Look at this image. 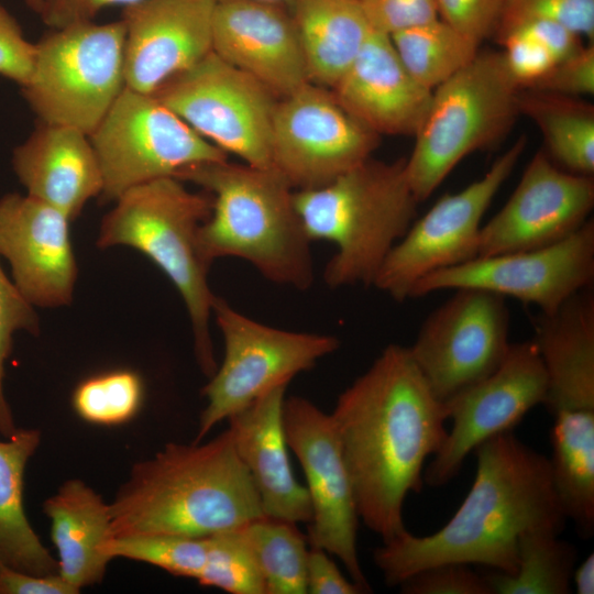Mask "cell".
I'll return each mask as SVG.
<instances>
[{
	"label": "cell",
	"mask_w": 594,
	"mask_h": 594,
	"mask_svg": "<svg viewBox=\"0 0 594 594\" xmlns=\"http://www.w3.org/2000/svg\"><path fill=\"white\" fill-rule=\"evenodd\" d=\"M330 416L359 518L389 541L407 530L405 501L421 492L426 463L447 438L446 403L431 391L409 348L392 343L339 395Z\"/></svg>",
	"instance_id": "1"
},
{
	"label": "cell",
	"mask_w": 594,
	"mask_h": 594,
	"mask_svg": "<svg viewBox=\"0 0 594 594\" xmlns=\"http://www.w3.org/2000/svg\"><path fill=\"white\" fill-rule=\"evenodd\" d=\"M472 486L449 521L428 536L408 530L375 549V565L388 586L417 571L448 562L512 574L518 540L534 529L561 534L566 516L553 486L549 458L513 432L494 436L473 451Z\"/></svg>",
	"instance_id": "2"
},
{
	"label": "cell",
	"mask_w": 594,
	"mask_h": 594,
	"mask_svg": "<svg viewBox=\"0 0 594 594\" xmlns=\"http://www.w3.org/2000/svg\"><path fill=\"white\" fill-rule=\"evenodd\" d=\"M110 513L114 538L206 537L266 517L229 428L205 443L169 442L135 463Z\"/></svg>",
	"instance_id": "3"
},
{
	"label": "cell",
	"mask_w": 594,
	"mask_h": 594,
	"mask_svg": "<svg viewBox=\"0 0 594 594\" xmlns=\"http://www.w3.org/2000/svg\"><path fill=\"white\" fill-rule=\"evenodd\" d=\"M175 177L212 198L198 233L207 263L237 257L277 285L298 290L312 285L311 241L296 212L294 189L279 173L226 160L188 166Z\"/></svg>",
	"instance_id": "4"
},
{
	"label": "cell",
	"mask_w": 594,
	"mask_h": 594,
	"mask_svg": "<svg viewBox=\"0 0 594 594\" xmlns=\"http://www.w3.org/2000/svg\"><path fill=\"white\" fill-rule=\"evenodd\" d=\"M406 158L372 157L326 185L294 190V206L312 241H328L336 253L323 280L330 288L373 282L394 245L415 221L417 205Z\"/></svg>",
	"instance_id": "5"
},
{
	"label": "cell",
	"mask_w": 594,
	"mask_h": 594,
	"mask_svg": "<svg viewBox=\"0 0 594 594\" xmlns=\"http://www.w3.org/2000/svg\"><path fill=\"white\" fill-rule=\"evenodd\" d=\"M114 202L101 221L97 245L133 248L168 277L186 306L197 363L211 377L218 367L210 333L217 295L198 241L199 228L211 212L210 194L190 191L169 176L134 186Z\"/></svg>",
	"instance_id": "6"
},
{
	"label": "cell",
	"mask_w": 594,
	"mask_h": 594,
	"mask_svg": "<svg viewBox=\"0 0 594 594\" xmlns=\"http://www.w3.org/2000/svg\"><path fill=\"white\" fill-rule=\"evenodd\" d=\"M520 88L503 52H479L463 68L432 90L428 112L406 158V175L425 201L474 151L503 136L518 112Z\"/></svg>",
	"instance_id": "7"
},
{
	"label": "cell",
	"mask_w": 594,
	"mask_h": 594,
	"mask_svg": "<svg viewBox=\"0 0 594 594\" xmlns=\"http://www.w3.org/2000/svg\"><path fill=\"white\" fill-rule=\"evenodd\" d=\"M122 20L54 29L35 43L22 94L40 122L90 135L125 88Z\"/></svg>",
	"instance_id": "8"
},
{
	"label": "cell",
	"mask_w": 594,
	"mask_h": 594,
	"mask_svg": "<svg viewBox=\"0 0 594 594\" xmlns=\"http://www.w3.org/2000/svg\"><path fill=\"white\" fill-rule=\"evenodd\" d=\"M212 317L223 339V359L201 391L207 406L194 442L266 392L288 385L297 374L340 346L337 337L289 331L256 321L217 296Z\"/></svg>",
	"instance_id": "9"
},
{
	"label": "cell",
	"mask_w": 594,
	"mask_h": 594,
	"mask_svg": "<svg viewBox=\"0 0 594 594\" xmlns=\"http://www.w3.org/2000/svg\"><path fill=\"white\" fill-rule=\"evenodd\" d=\"M101 168V199L201 163L228 160L152 94L125 87L89 135Z\"/></svg>",
	"instance_id": "10"
},
{
	"label": "cell",
	"mask_w": 594,
	"mask_h": 594,
	"mask_svg": "<svg viewBox=\"0 0 594 594\" xmlns=\"http://www.w3.org/2000/svg\"><path fill=\"white\" fill-rule=\"evenodd\" d=\"M152 95L224 153L274 169L272 127L279 98L213 52Z\"/></svg>",
	"instance_id": "11"
},
{
	"label": "cell",
	"mask_w": 594,
	"mask_h": 594,
	"mask_svg": "<svg viewBox=\"0 0 594 594\" xmlns=\"http://www.w3.org/2000/svg\"><path fill=\"white\" fill-rule=\"evenodd\" d=\"M526 138H518L480 179L442 196L415 220L394 245L373 286L396 301L410 298L426 275L477 257L482 219L519 161Z\"/></svg>",
	"instance_id": "12"
},
{
	"label": "cell",
	"mask_w": 594,
	"mask_h": 594,
	"mask_svg": "<svg viewBox=\"0 0 594 594\" xmlns=\"http://www.w3.org/2000/svg\"><path fill=\"white\" fill-rule=\"evenodd\" d=\"M422 322L411 356L433 394L447 402L490 375L510 341L506 298L462 287Z\"/></svg>",
	"instance_id": "13"
},
{
	"label": "cell",
	"mask_w": 594,
	"mask_h": 594,
	"mask_svg": "<svg viewBox=\"0 0 594 594\" xmlns=\"http://www.w3.org/2000/svg\"><path fill=\"white\" fill-rule=\"evenodd\" d=\"M378 138L331 89L308 82L277 101L272 165L294 190L316 188L371 158Z\"/></svg>",
	"instance_id": "14"
},
{
	"label": "cell",
	"mask_w": 594,
	"mask_h": 594,
	"mask_svg": "<svg viewBox=\"0 0 594 594\" xmlns=\"http://www.w3.org/2000/svg\"><path fill=\"white\" fill-rule=\"evenodd\" d=\"M283 426L288 448L306 476L312 516L307 539L311 547L336 556L364 593L372 588L356 549L359 514L349 471L330 414L310 400H284Z\"/></svg>",
	"instance_id": "15"
},
{
	"label": "cell",
	"mask_w": 594,
	"mask_h": 594,
	"mask_svg": "<svg viewBox=\"0 0 594 594\" xmlns=\"http://www.w3.org/2000/svg\"><path fill=\"white\" fill-rule=\"evenodd\" d=\"M594 221L568 238L539 249L473 258L420 278L410 298L444 289L473 287L557 310L574 294L593 286Z\"/></svg>",
	"instance_id": "16"
},
{
	"label": "cell",
	"mask_w": 594,
	"mask_h": 594,
	"mask_svg": "<svg viewBox=\"0 0 594 594\" xmlns=\"http://www.w3.org/2000/svg\"><path fill=\"white\" fill-rule=\"evenodd\" d=\"M547 375L532 340L510 343L486 377L444 402L451 428L425 468L424 482L440 487L454 479L465 459L487 439L513 430L547 396Z\"/></svg>",
	"instance_id": "17"
},
{
	"label": "cell",
	"mask_w": 594,
	"mask_h": 594,
	"mask_svg": "<svg viewBox=\"0 0 594 594\" xmlns=\"http://www.w3.org/2000/svg\"><path fill=\"white\" fill-rule=\"evenodd\" d=\"M593 206V176L568 172L538 151L506 204L481 227L477 257L554 244L578 231Z\"/></svg>",
	"instance_id": "18"
},
{
	"label": "cell",
	"mask_w": 594,
	"mask_h": 594,
	"mask_svg": "<svg viewBox=\"0 0 594 594\" xmlns=\"http://www.w3.org/2000/svg\"><path fill=\"white\" fill-rule=\"evenodd\" d=\"M69 222L61 210L26 194L0 198V256L33 307L56 308L73 300L77 263Z\"/></svg>",
	"instance_id": "19"
},
{
	"label": "cell",
	"mask_w": 594,
	"mask_h": 594,
	"mask_svg": "<svg viewBox=\"0 0 594 594\" xmlns=\"http://www.w3.org/2000/svg\"><path fill=\"white\" fill-rule=\"evenodd\" d=\"M213 0H141L123 8L125 87L153 94L211 48Z\"/></svg>",
	"instance_id": "20"
},
{
	"label": "cell",
	"mask_w": 594,
	"mask_h": 594,
	"mask_svg": "<svg viewBox=\"0 0 594 594\" xmlns=\"http://www.w3.org/2000/svg\"><path fill=\"white\" fill-rule=\"evenodd\" d=\"M211 48L277 98L310 82L294 19L284 4L261 0L216 2Z\"/></svg>",
	"instance_id": "21"
},
{
	"label": "cell",
	"mask_w": 594,
	"mask_h": 594,
	"mask_svg": "<svg viewBox=\"0 0 594 594\" xmlns=\"http://www.w3.org/2000/svg\"><path fill=\"white\" fill-rule=\"evenodd\" d=\"M331 91L351 117L378 135L415 136L432 96L407 72L391 36L376 31Z\"/></svg>",
	"instance_id": "22"
},
{
	"label": "cell",
	"mask_w": 594,
	"mask_h": 594,
	"mask_svg": "<svg viewBox=\"0 0 594 594\" xmlns=\"http://www.w3.org/2000/svg\"><path fill=\"white\" fill-rule=\"evenodd\" d=\"M287 385H279L235 413L229 420L235 451L250 473L266 517L310 522L306 486L294 476L283 426Z\"/></svg>",
	"instance_id": "23"
},
{
	"label": "cell",
	"mask_w": 594,
	"mask_h": 594,
	"mask_svg": "<svg viewBox=\"0 0 594 594\" xmlns=\"http://www.w3.org/2000/svg\"><path fill=\"white\" fill-rule=\"evenodd\" d=\"M12 168L26 195L76 219L102 193L99 161L89 135L61 124L40 122L12 152Z\"/></svg>",
	"instance_id": "24"
},
{
	"label": "cell",
	"mask_w": 594,
	"mask_h": 594,
	"mask_svg": "<svg viewBox=\"0 0 594 594\" xmlns=\"http://www.w3.org/2000/svg\"><path fill=\"white\" fill-rule=\"evenodd\" d=\"M534 343L547 375L543 405L557 413H594V293L587 287L534 319Z\"/></svg>",
	"instance_id": "25"
},
{
	"label": "cell",
	"mask_w": 594,
	"mask_h": 594,
	"mask_svg": "<svg viewBox=\"0 0 594 594\" xmlns=\"http://www.w3.org/2000/svg\"><path fill=\"white\" fill-rule=\"evenodd\" d=\"M58 553V574L75 588L100 583L112 560L110 503L78 479L64 482L43 503Z\"/></svg>",
	"instance_id": "26"
},
{
	"label": "cell",
	"mask_w": 594,
	"mask_h": 594,
	"mask_svg": "<svg viewBox=\"0 0 594 594\" xmlns=\"http://www.w3.org/2000/svg\"><path fill=\"white\" fill-rule=\"evenodd\" d=\"M311 84L331 89L373 31L359 0H292Z\"/></svg>",
	"instance_id": "27"
},
{
	"label": "cell",
	"mask_w": 594,
	"mask_h": 594,
	"mask_svg": "<svg viewBox=\"0 0 594 594\" xmlns=\"http://www.w3.org/2000/svg\"><path fill=\"white\" fill-rule=\"evenodd\" d=\"M41 443L38 429H16L0 440V564L36 575L58 573L24 512V471Z\"/></svg>",
	"instance_id": "28"
},
{
	"label": "cell",
	"mask_w": 594,
	"mask_h": 594,
	"mask_svg": "<svg viewBox=\"0 0 594 594\" xmlns=\"http://www.w3.org/2000/svg\"><path fill=\"white\" fill-rule=\"evenodd\" d=\"M518 112L542 133L548 156L573 174H594V107L579 97L521 89Z\"/></svg>",
	"instance_id": "29"
},
{
	"label": "cell",
	"mask_w": 594,
	"mask_h": 594,
	"mask_svg": "<svg viewBox=\"0 0 594 594\" xmlns=\"http://www.w3.org/2000/svg\"><path fill=\"white\" fill-rule=\"evenodd\" d=\"M547 529L524 532L518 540L514 573H484L493 594H569L578 552L573 544Z\"/></svg>",
	"instance_id": "30"
},
{
	"label": "cell",
	"mask_w": 594,
	"mask_h": 594,
	"mask_svg": "<svg viewBox=\"0 0 594 594\" xmlns=\"http://www.w3.org/2000/svg\"><path fill=\"white\" fill-rule=\"evenodd\" d=\"M391 40L407 72L430 90L479 53V44L439 18L392 34Z\"/></svg>",
	"instance_id": "31"
},
{
	"label": "cell",
	"mask_w": 594,
	"mask_h": 594,
	"mask_svg": "<svg viewBox=\"0 0 594 594\" xmlns=\"http://www.w3.org/2000/svg\"><path fill=\"white\" fill-rule=\"evenodd\" d=\"M265 594H306L307 538L296 524L262 517L240 527Z\"/></svg>",
	"instance_id": "32"
},
{
	"label": "cell",
	"mask_w": 594,
	"mask_h": 594,
	"mask_svg": "<svg viewBox=\"0 0 594 594\" xmlns=\"http://www.w3.org/2000/svg\"><path fill=\"white\" fill-rule=\"evenodd\" d=\"M550 432L554 485L568 494L594 486V413H557Z\"/></svg>",
	"instance_id": "33"
},
{
	"label": "cell",
	"mask_w": 594,
	"mask_h": 594,
	"mask_svg": "<svg viewBox=\"0 0 594 594\" xmlns=\"http://www.w3.org/2000/svg\"><path fill=\"white\" fill-rule=\"evenodd\" d=\"M144 396L142 377L129 369H117L82 380L73 393V407L84 420L114 426L131 420Z\"/></svg>",
	"instance_id": "34"
},
{
	"label": "cell",
	"mask_w": 594,
	"mask_h": 594,
	"mask_svg": "<svg viewBox=\"0 0 594 594\" xmlns=\"http://www.w3.org/2000/svg\"><path fill=\"white\" fill-rule=\"evenodd\" d=\"M208 539L179 535H139L113 538L112 560L125 558L157 566L173 575L197 580L207 559Z\"/></svg>",
	"instance_id": "35"
},
{
	"label": "cell",
	"mask_w": 594,
	"mask_h": 594,
	"mask_svg": "<svg viewBox=\"0 0 594 594\" xmlns=\"http://www.w3.org/2000/svg\"><path fill=\"white\" fill-rule=\"evenodd\" d=\"M208 551L197 582L231 594H265L264 582L240 528L207 536Z\"/></svg>",
	"instance_id": "36"
},
{
	"label": "cell",
	"mask_w": 594,
	"mask_h": 594,
	"mask_svg": "<svg viewBox=\"0 0 594 594\" xmlns=\"http://www.w3.org/2000/svg\"><path fill=\"white\" fill-rule=\"evenodd\" d=\"M18 331L40 333V319L34 307L22 296L0 264V435L11 437L16 431L13 414L4 394V365L11 354L13 336Z\"/></svg>",
	"instance_id": "37"
},
{
	"label": "cell",
	"mask_w": 594,
	"mask_h": 594,
	"mask_svg": "<svg viewBox=\"0 0 594 594\" xmlns=\"http://www.w3.org/2000/svg\"><path fill=\"white\" fill-rule=\"evenodd\" d=\"M529 20L554 21L581 37L594 40V0H505L494 33L496 41Z\"/></svg>",
	"instance_id": "38"
},
{
	"label": "cell",
	"mask_w": 594,
	"mask_h": 594,
	"mask_svg": "<svg viewBox=\"0 0 594 594\" xmlns=\"http://www.w3.org/2000/svg\"><path fill=\"white\" fill-rule=\"evenodd\" d=\"M398 586L404 594H493L484 573L455 562L421 569Z\"/></svg>",
	"instance_id": "39"
},
{
	"label": "cell",
	"mask_w": 594,
	"mask_h": 594,
	"mask_svg": "<svg viewBox=\"0 0 594 594\" xmlns=\"http://www.w3.org/2000/svg\"><path fill=\"white\" fill-rule=\"evenodd\" d=\"M439 19L481 44L494 35L505 0H435Z\"/></svg>",
	"instance_id": "40"
},
{
	"label": "cell",
	"mask_w": 594,
	"mask_h": 594,
	"mask_svg": "<svg viewBox=\"0 0 594 594\" xmlns=\"http://www.w3.org/2000/svg\"><path fill=\"white\" fill-rule=\"evenodd\" d=\"M373 31L387 35L438 19L435 0H359Z\"/></svg>",
	"instance_id": "41"
},
{
	"label": "cell",
	"mask_w": 594,
	"mask_h": 594,
	"mask_svg": "<svg viewBox=\"0 0 594 594\" xmlns=\"http://www.w3.org/2000/svg\"><path fill=\"white\" fill-rule=\"evenodd\" d=\"M506 66L521 89H528L558 63L552 54L532 37L510 32L499 42Z\"/></svg>",
	"instance_id": "42"
},
{
	"label": "cell",
	"mask_w": 594,
	"mask_h": 594,
	"mask_svg": "<svg viewBox=\"0 0 594 594\" xmlns=\"http://www.w3.org/2000/svg\"><path fill=\"white\" fill-rule=\"evenodd\" d=\"M528 89L579 98L593 95V43H588L574 55L558 62L547 75Z\"/></svg>",
	"instance_id": "43"
},
{
	"label": "cell",
	"mask_w": 594,
	"mask_h": 594,
	"mask_svg": "<svg viewBox=\"0 0 594 594\" xmlns=\"http://www.w3.org/2000/svg\"><path fill=\"white\" fill-rule=\"evenodd\" d=\"M35 43L24 36L13 15L0 2V76L25 86L35 61Z\"/></svg>",
	"instance_id": "44"
},
{
	"label": "cell",
	"mask_w": 594,
	"mask_h": 594,
	"mask_svg": "<svg viewBox=\"0 0 594 594\" xmlns=\"http://www.w3.org/2000/svg\"><path fill=\"white\" fill-rule=\"evenodd\" d=\"M322 549L308 550L306 565L307 593L310 594H362L364 591L348 580Z\"/></svg>",
	"instance_id": "45"
},
{
	"label": "cell",
	"mask_w": 594,
	"mask_h": 594,
	"mask_svg": "<svg viewBox=\"0 0 594 594\" xmlns=\"http://www.w3.org/2000/svg\"><path fill=\"white\" fill-rule=\"evenodd\" d=\"M141 0H43L40 16L52 30L92 21L105 8L123 6Z\"/></svg>",
	"instance_id": "46"
},
{
	"label": "cell",
	"mask_w": 594,
	"mask_h": 594,
	"mask_svg": "<svg viewBox=\"0 0 594 594\" xmlns=\"http://www.w3.org/2000/svg\"><path fill=\"white\" fill-rule=\"evenodd\" d=\"M515 31L536 40L552 54L557 62L574 55L584 46L580 35L562 24L549 20H529L522 22L509 30L497 42L508 33Z\"/></svg>",
	"instance_id": "47"
},
{
	"label": "cell",
	"mask_w": 594,
	"mask_h": 594,
	"mask_svg": "<svg viewBox=\"0 0 594 594\" xmlns=\"http://www.w3.org/2000/svg\"><path fill=\"white\" fill-rule=\"evenodd\" d=\"M58 573L36 575L0 564V594H77Z\"/></svg>",
	"instance_id": "48"
},
{
	"label": "cell",
	"mask_w": 594,
	"mask_h": 594,
	"mask_svg": "<svg viewBox=\"0 0 594 594\" xmlns=\"http://www.w3.org/2000/svg\"><path fill=\"white\" fill-rule=\"evenodd\" d=\"M572 585L578 594L594 593V553L591 552L572 573Z\"/></svg>",
	"instance_id": "49"
},
{
	"label": "cell",
	"mask_w": 594,
	"mask_h": 594,
	"mask_svg": "<svg viewBox=\"0 0 594 594\" xmlns=\"http://www.w3.org/2000/svg\"><path fill=\"white\" fill-rule=\"evenodd\" d=\"M24 2L33 12L40 15L43 8V0H24Z\"/></svg>",
	"instance_id": "50"
},
{
	"label": "cell",
	"mask_w": 594,
	"mask_h": 594,
	"mask_svg": "<svg viewBox=\"0 0 594 594\" xmlns=\"http://www.w3.org/2000/svg\"><path fill=\"white\" fill-rule=\"evenodd\" d=\"M215 2H220V1H227V0H213ZM261 1H270V2H275V3H280V4H284L286 7L289 8L290 6V2L292 0H261Z\"/></svg>",
	"instance_id": "51"
}]
</instances>
